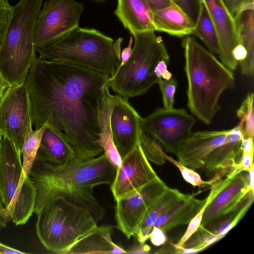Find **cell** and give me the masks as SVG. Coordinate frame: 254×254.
Wrapping results in <instances>:
<instances>
[{
  "label": "cell",
  "mask_w": 254,
  "mask_h": 254,
  "mask_svg": "<svg viewBox=\"0 0 254 254\" xmlns=\"http://www.w3.org/2000/svg\"><path fill=\"white\" fill-rule=\"evenodd\" d=\"M116 171L104 153L58 166L36 157L29 175L36 191L34 213L37 214L47 203L62 198L88 209L98 222L106 211L94 196L93 188L111 186Z\"/></svg>",
  "instance_id": "cell-2"
},
{
  "label": "cell",
  "mask_w": 254,
  "mask_h": 254,
  "mask_svg": "<svg viewBox=\"0 0 254 254\" xmlns=\"http://www.w3.org/2000/svg\"><path fill=\"white\" fill-rule=\"evenodd\" d=\"M164 157L172 163L174 164L179 170L183 179L188 183L194 187H201L204 185H211L212 180L204 181L202 180L200 175L194 170L186 167L179 161H177L172 157L165 154Z\"/></svg>",
  "instance_id": "cell-33"
},
{
  "label": "cell",
  "mask_w": 254,
  "mask_h": 254,
  "mask_svg": "<svg viewBox=\"0 0 254 254\" xmlns=\"http://www.w3.org/2000/svg\"><path fill=\"white\" fill-rule=\"evenodd\" d=\"M110 75L84 66L36 57L26 81L36 129L47 124L63 132L76 159L103 152L99 109Z\"/></svg>",
  "instance_id": "cell-1"
},
{
  "label": "cell",
  "mask_w": 254,
  "mask_h": 254,
  "mask_svg": "<svg viewBox=\"0 0 254 254\" xmlns=\"http://www.w3.org/2000/svg\"><path fill=\"white\" fill-rule=\"evenodd\" d=\"M210 200L211 197L209 194L207 197V200L202 208L189 222L187 230L178 243L174 245L176 254L182 248L185 243L197 230L200 225L204 211Z\"/></svg>",
  "instance_id": "cell-35"
},
{
  "label": "cell",
  "mask_w": 254,
  "mask_h": 254,
  "mask_svg": "<svg viewBox=\"0 0 254 254\" xmlns=\"http://www.w3.org/2000/svg\"><path fill=\"white\" fill-rule=\"evenodd\" d=\"M133 38L132 36L130 37L129 43L127 46L124 48L121 54V62L116 70L119 69L122 66L125 64L128 60L132 52V45ZM115 70V71H116Z\"/></svg>",
  "instance_id": "cell-41"
},
{
  "label": "cell",
  "mask_w": 254,
  "mask_h": 254,
  "mask_svg": "<svg viewBox=\"0 0 254 254\" xmlns=\"http://www.w3.org/2000/svg\"><path fill=\"white\" fill-rule=\"evenodd\" d=\"M160 228L153 227L149 237L151 243L155 246H160L165 244L167 240V236Z\"/></svg>",
  "instance_id": "cell-39"
},
{
  "label": "cell",
  "mask_w": 254,
  "mask_h": 254,
  "mask_svg": "<svg viewBox=\"0 0 254 254\" xmlns=\"http://www.w3.org/2000/svg\"><path fill=\"white\" fill-rule=\"evenodd\" d=\"M234 17L241 10L254 6V0H222Z\"/></svg>",
  "instance_id": "cell-38"
},
{
  "label": "cell",
  "mask_w": 254,
  "mask_h": 254,
  "mask_svg": "<svg viewBox=\"0 0 254 254\" xmlns=\"http://www.w3.org/2000/svg\"><path fill=\"white\" fill-rule=\"evenodd\" d=\"M0 254H26L0 242Z\"/></svg>",
  "instance_id": "cell-45"
},
{
  "label": "cell",
  "mask_w": 254,
  "mask_h": 254,
  "mask_svg": "<svg viewBox=\"0 0 254 254\" xmlns=\"http://www.w3.org/2000/svg\"><path fill=\"white\" fill-rule=\"evenodd\" d=\"M159 178L138 143L122 159L121 165L116 169L110 186L115 200L137 192Z\"/></svg>",
  "instance_id": "cell-14"
},
{
  "label": "cell",
  "mask_w": 254,
  "mask_h": 254,
  "mask_svg": "<svg viewBox=\"0 0 254 254\" xmlns=\"http://www.w3.org/2000/svg\"><path fill=\"white\" fill-rule=\"evenodd\" d=\"M239 44L247 52L239 62L243 74L252 76L254 71V6L244 8L234 16Z\"/></svg>",
  "instance_id": "cell-24"
},
{
  "label": "cell",
  "mask_w": 254,
  "mask_h": 254,
  "mask_svg": "<svg viewBox=\"0 0 254 254\" xmlns=\"http://www.w3.org/2000/svg\"><path fill=\"white\" fill-rule=\"evenodd\" d=\"M95 0L103 1V0Z\"/></svg>",
  "instance_id": "cell-49"
},
{
  "label": "cell",
  "mask_w": 254,
  "mask_h": 254,
  "mask_svg": "<svg viewBox=\"0 0 254 254\" xmlns=\"http://www.w3.org/2000/svg\"><path fill=\"white\" fill-rule=\"evenodd\" d=\"M13 6L8 0H0V47L6 34L12 13Z\"/></svg>",
  "instance_id": "cell-37"
},
{
  "label": "cell",
  "mask_w": 254,
  "mask_h": 254,
  "mask_svg": "<svg viewBox=\"0 0 254 254\" xmlns=\"http://www.w3.org/2000/svg\"><path fill=\"white\" fill-rule=\"evenodd\" d=\"M2 137H3V135H2L1 133V131L0 130V141H1V140L2 139Z\"/></svg>",
  "instance_id": "cell-48"
},
{
  "label": "cell",
  "mask_w": 254,
  "mask_h": 254,
  "mask_svg": "<svg viewBox=\"0 0 254 254\" xmlns=\"http://www.w3.org/2000/svg\"><path fill=\"white\" fill-rule=\"evenodd\" d=\"M115 14L132 35L155 31L153 12L144 0H118Z\"/></svg>",
  "instance_id": "cell-19"
},
{
  "label": "cell",
  "mask_w": 254,
  "mask_h": 254,
  "mask_svg": "<svg viewBox=\"0 0 254 254\" xmlns=\"http://www.w3.org/2000/svg\"><path fill=\"white\" fill-rule=\"evenodd\" d=\"M128 101L120 95L110 116L112 137L122 159L139 143L141 131V117Z\"/></svg>",
  "instance_id": "cell-15"
},
{
  "label": "cell",
  "mask_w": 254,
  "mask_h": 254,
  "mask_svg": "<svg viewBox=\"0 0 254 254\" xmlns=\"http://www.w3.org/2000/svg\"><path fill=\"white\" fill-rule=\"evenodd\" d=\"M113 232L112 226H97L78 240L64 254H127L126 250L113 241Z\"/></svg>",
  "instance_id": "cell-21"
},
{
  "label": "cell",
  "mask_w": 254,
  "mask_h": 254,
  "mask_svg": "<svg viewBox=\"0 0 254 254\" xmlns=\"http://www.w3.org/2000/svg\"><path fill=\"white\" fill-rule=\"evenodd\" d=\"M150 251V247L145 243H139L138 245H135L126 250L127 254H148Z\"/></svg>",
  "instance_id": "cell-43"
},
{
  "label": "cell",
  "mask_w": 254,
  "mask_h": 254,
  "mask_svg": "<svg viewBox=\"0 0 254 254\" xmlns=\"http://www.w3.org/2000/svg\"><path fill=\"white\" fill-rule=\"evenodd\" d=\"M4 207L0 194V232L6 228L8 223L4 215Z\"/></svg>",
  "instance_id": "cell-44"
},
{
  "label": "cell",
  "mask_w": 254,
  "mask_h": 254,
  "mask_svg": "<svg viewBox=\"0 0 254 254\" xmlns=\"http://www.w3.org/2000/svg\"><path fill=\"white\" fill-rule=\"evenodd\" d=\"M161 92L163 107L167 109L173 108L174 98L177 87L175 78L169 80L160 78L158 83Z\"/></svg>",
  "instance_id": "cell-34"
},
{
  "label": "cell",
  "mask_w": 254,
  "mask_h": 254,
  "mask_svg": "<svg viewBox=\"0 0 254 254\" xmlns=\"http://www.w3.org/2000/svg\"><path fill=\"white\" fill-rule=\"evenodd\" d=\"M36 215L37 237L46 249L56 254H64L97 226L88 209L62 198L47 203Z\"/></svg>",
  "instance_id": "cell-7"
},
{
  "label": "cell",
  "mask_w": 254,
  "mask_h": 254,
  "mask_svg": "<svg viewBox=\"0 0 254 254\" xmlns=\"http://www.w3.org/2000/svg\"><path fill=\"white\" fill-rule=\"evenodd\" d=\"M155 31L182 37L192 34L195 25L177 6L173 3L153 12Z\"/></svg>",
  "instance_id": "cell-25"
},
{
  "label": "cell",
  "mask_w": 254,
  "mask_h": 254,
  "mask_svg": "<svg viewBox=\"0 0 254 254\" xmlns=\"http://www.w3.org/2000/svg\"><path fill=\"white\" fill-rule=\"evenodd\" d=\"M10 87L7 82L0 75V101L5 90Z\"/></svg>",
  "instance_id": "cell-47"
},
{
  "label": "cell",
  "mask_w": 254,
  "mask_h": 254,
  "mask_svg": "<svg viewBox=\"0 0 254 254\" xmlns=\"http://www.w3.org/2000/svg\"><path fill=\"white\" fill-rule=\"evenodd\" d=\"M250 191L248 176L242 172L215 181L211 186V200L204 211L200 225L205 226L236 210Z\"/></svg>",
  "instance_id": "cell-12"
},
{
  "label": "cell",
  "mask_w": 254,
  "mask_h": 254,
  "mask_svg": "<svg viewBox=\"0 0 254 254\" xmlns=\"http://www.w3.org/2000/svg\"><path fill=\"white\" fill-rule=\"evenodd\" d=\"M83 3L75 0H47L38 16L34 31L36 48L48 45L79 26Z\"/></svg>",
  "instance_id": "cell-10"
},
{
  "label": "cell",
  "mask_w": 254,
  "mask_h": 254,
  "mask_svg": "<svg viewBox=\"0 0 254 254\" xmlns=\"http://www.w3.org/2000/svg\"><path fill=\"white\" fill-rule=\"evenodd\" d=\"M153 12L169 6L172 3L170 0H144Z\"/></svg>",
  "instance_id": "cell-42"
},
{
  "label": "cell",
  "mask_w": 254,
  "mask_h": 254,
  "mask_svg": "<svg viewBox=\"0 0 254 254\" xmlns=\"http://www.w3.org/2000/svg\"><path fill=\"white\" fill-rule=\"evenodd\" d=\"M36 157L55 166L64 165L76 159L64 134L45 124Z\"/></svg>",
  "instance_id": "cell-20"
},
{
  "label": "cell",
  "mask_w": 254,
  "mask_h": 254,
  "mask_svg": "<svg viewBox=\"0 0 254 254\" xmlns=\"http://www.w3.org/2000/svg\"><path fill=\"white\" fill-rule=\"evenodd\" d=\"M169 63L161 60L159 61L155 66L154 73L158 78L169 80L172 77V75L168 70Z\"/></svg>",
  "instance_id": "cell-40"
},
{
  "label": "cell",
  "mask_w": 254,
  "mask_h": 254,
  "mask_svg": "<svg viewBox=\"0 0 254 254\" xmlns=\"http://www.w3.org/2000/svg\"><path fill=\"white\" fill-rule=\"evenodd\" d=\"M228 129L192 132L176 155L179 162L193 170L203 168L209 154L225 140Z\"/></svg>",
  "instance_id": "cell-17"
},
{
  "label": "cell",
  "mask_w": 254,
  "mask_h": 254,
  "mask_svg": "<svg viewBox=\"0 0 254 254\" xmlns=\"http://www.w3.org/2000/svg\"><path fill=\"white\" fill-rule=\"evenodd\" d=\"M222 238L223 237L214 235L204 227L200 225L197 230L185 243L178 254L198 252Z\"/></svg>",
  "instance_id": "cell-30"
},
{
  "label": "cell",
  "mask_w": 254,
  "mask_h": 254,
  "mask_svg": "<svg viewBox=\"0 0 254 254\" xmlns=\"http://www.w3.org/2000/svg\"><path fill=\"white\" fill-rule=\"evenodd\" d=\"M254 166L253 163L250 167V169L248 171L249 175L248 176L249 183L251 187V189L254 192Z\"/></svg>",
  "instance_id": "cell-46"
},
{
  "label": "cell",
  "mask_w": 254,
  "mask_h": 254,
  "mask_svg": "<svg viewBox=\"0 0 254 254\" xmlns=\"http://www.w3.org/2000/svg\"><path fill=\"white\" fill-rule=\"evenodd\" d=\"M244 124L242 122L228 129L223 143L215 148L208 155L203 168L208 172H215L216 180L228 175L241 159Z\"/></svg>",
  "instance_id": "cell-18"
},
{
  "label": "cell",
  "mask_w": 254,
  "mask_h": 254,
  "mask_svg": "<svg viewBox=\"0 0 254 254\" xmlns=\"http://www.w3.org/2000/svg\"><path fill=\"white\" fill-rule=\"evenodd\" d=\"M21 154L6 137L0 141V194L8 222L25 224L34 213L36 191L30 179L21 187Z\"/></svg>",
  "instance_id": "cell-8"
},
{
  "label": "cell",
  "mask_w": 254,
  "mask_h": 254,
  "mask_svg": "<svg viewBox=\"0 0 254 254\" xmlns=\"http://www.w3.org/2000/svg\"><path fill=\"white\" fill-rule=\"evenodd\" d=\"M195 119L183 109L159 108L141 118V131L156 139L166 151L176 155L182 143L192 132Z\"/></svg>",
  "instance_id": "cell-9"
},
{
  "label": "cell",
  "mask_w": 254,
  "mask_h": 254,
  "mask_svg": "<svg viewBox=\"0 0 254 254\" xmlns=\"http://www.w3.org/2000/svg\"><path fill=\"white\" fill-rule=\"evenodd\" d=\"M139 143L148 161L157 165H162L165 162V153L161 144L156 139L141 131Z\"/></svg>",
  "instance_id": "cell-31"
},
{
  "label": "cell",
  "mask_w": 254,
  "mask_h": 254,
  "mask_svg": "<svg viewBox=\"0 0 254 254\" xmlns=\"http://www.w3.org/2000/svg\"><path fill=\"white\" fill-rule=\"evenodd\" d=\"M32 123L28 126L24 137L21 154L23 158L21 187L29 175L39 148L45 126L33 129Z\"/></svg>",
  "instance_id": "cell-28"
},
{
  "label": "cell",
  "mask_w": 254,
  "mask_h": 254,
  "mask_svg": "<svg viewBox=\"0 0 254 254\" xmlns=\"http://www.w3.org/2000/svg\"><path fill=\"white\" fill-rule=\"evenodd\" d=\"M168 187L159 178L143 187L137 192L116 200V227L129 239L148 209Z\"/></svg>",
  "instance_id": "cell-13"
},
{
  "label": "cell",
  "mask_w": 254,
  "mask_h": 254,
  "mask_svg": "<svg viewBox=\"0 0 254 254\" xmlns=\"http://www.w3.org/2000/svg\"><path fill=\"white\" fill-rule=\"evenodd\" d=\"M109 88L107 84L104 86L100 102L99 121L101 132L98 143L102 147L106 158L116 170L121 165L122 158L112 137L110 116L112 108L120 95L111 94Z\"/></svg>",
  "instance_id": "cell-23"
},
{
  "label": "cell",
  "mask_w": 254,
  "mask_h": 254,
  "mask_svg": "<svg viewBox=\"0 0 254 254\" xmlns=\"http://www.w3.org/2000/svg\"><path fill=\"white\" fill-rule=\"evenodd\" d=\"M32 123L31 105L26 80L9 87L0 101V130L17 151L21 150L30 124Z\"/></svg>",
  "instance_id": "cell-11"
},
{
  "label": "cell",
  "mask_w": 254,
  "mask_h": 254,
  "mask_svg": "<svg viewBox=\"0 0 254 254\" xmlns=\"http://www.w3.org/2000/svg\"><path fill=\"white\" fill-rule=\"evenodd\" d=\"M184 194L177 189L168 187L147 211L137 228L134 236L139 243H145L149 239L150 234L157 220Z\"/></svg>",
  "instance_id": "cell-26"
},
{
  "label": "cell",
  "mask_w": 254,
  "mask_h": 254,
  "mask_svg": "<svg viewBox=\"0 0 254 254\" xmlns=\"http://www.w3.org/2000/svg\"><path fill=\"white\" fill-rule=\"evenodd\" d=\"M206 6L216 29L220 46L218 55L222 64L232 71L238 63L232 53L239 45L234 17L222 0H201Z\"/></svg>",
  "instance_id": "cell-16"
},
{
  "label": "cell",
  "mask_w": 254,
  "mask_h": 254,
  "mask_svg": "<svg viewBox=\"0 0 254 254\" xmlns=\"http://www.w3.org/2000/svg\"><path fill=\"white\" fill-rule=\"evenodd\" d=\"M254 94H249L236 112L240 122L244 124V135L254 138Z\"/></svg>",
  "instance_id": "cell-32"
},
{
  "label": "cell",
  "mask_w": 254,
  "mask_h": 254,
  "mask_svg": "<svg viewBox=\"0 0 254 254\" xmlns=\"http://www.w3.org/2000/svg\"><path fill=\"white\" fill-rule=\"evenodd\" d=\"M182 46L188 80V107L200 121L210 125L220 109V96L235 86L234 75L193 37L184 38Z\"/></svg>",
  "instance_id": "cell-3"
},
{
  "label": "cell",
  "mask_w": 254,
  "mask_h": 254,
  "mask_svg": "<svg viewBox=\"0 0 254 254\" xmlns=\"http://www.w3.org/2000/svg\"><path fill=\"white\" fill-rule=\"evenodd\" d=\"M43 0H20L0 47V75L10 86L26 79L36 58L34 31Z\"/></svg>",
  "instance_id": "cell-5"
},
{
  "label": "cell",
  "mask_w": 254,
  "mask_h": 254,
  "mask_svg": "<svg viewBox=\"0 0 254 254\" xmlns=\"http://www.w3.org/2000/svg\"><path fill=\"white\" fill-rule=\"evenodd\" d=\"M195 25L199 14L201 0H170Z\"/></svg>",
  "instance_id": "cell-36"
},
{
  "label": "cell",
  "mask_w": 254,
  "mask_h": 254,
  "mask_svg": "<svg viewBox=\"0 0 254 254\" xmlns=\"http://www.w3.org/2000/svg\"><path fill=\"white\" fill-rule=\"evenodd\" d=\"M191 34L200 39L209 51L219 54L220 46L218 35L208 10L202 0L198 17Z\"/></svg>",
  "instance_id": "cell-27"
},
{
  "label": "cell",
  "mask_w": 254,
  "mask_h": 254,
  "mask_svg": "<svg viewBox=\"0 0 254 254\" xmlns=\"http://www.w3.org/2000/svg\"><path fill=\"white\" fill-rule=\"evenodd\" d=\"M123 38L116 41L95 29L76 27L45 46L39 58L70 63L112 76L121 62Z\"/></svg>",
  "instance_id": "cell-4"
},
{
  "label": "cell",
  "mask_w": 254,
  "mask_h": 254,
  "mask_svg": "<svg viewBox=\"0 0 254 254\" xmlns=\"http://www.w3.org/2000/svg\"><path fill=\"white\" fill-rule=\"evenodd\" d=\"M131 55L127 63L108 79L107 84L115 92L129 99L146 93L159 79L154 73L157 63H169L167 49L154 31L135 34Z\"/></svg>",
  "instance_id": "cell-6"
},
{
  "label": "cell",
  "mask_w": 254,
  "mask_h": 254,
  "mask_svg": "<svg viewBox=\"0 0 254 254\" xmlns=\"http://www.w3.org/2000/svg\"><path fill=\"white\" fill-rule=\"evenodd\" d=\"M206 200L207 197L200 199L194 195L184 194L159 217L153 227H158L167 233L178 226L188 224Z\"/></svg>",
  "instance_id": "cell-22"
},
{
  "label": "cell",
  "mask_w": 254,
  "mask_h": 254,
  "mask_svg": "<svg viewBox=\"0 0 254 254\" xmlns=\"http://www.w3.org/2000/svg\"><path fill=\"white\" fill-rule=\"evenodd\" d=\"M254 192L250 191L247 198L235 210L203 227L214 235L224 237L243 217L254 201Z\"/></svg>",
  "instance_id": "cell-29"
}]
</instances>
